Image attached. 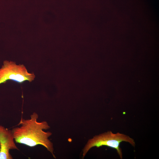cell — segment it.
I'll list each match as a JSON object with an SVG mask.
<instances>
[{
	"label": "cell",
	"instance_id": "obj_1",
	"mask_svg": "<svg viewBox=\"0 0 159 159\" xmlns=\"http://www.w3.org/2000/svg\"><path fill=\"white\" fill-rule=\"evenodd\" d=\"M38 117L37 113L34 112L30 115L29 119L21 118L18 126L11 130L14 140L16 143L30 147L42 145L56 158L53 144L49 138L52 133L44 131L49 129L50 127L46 121L38 122Z\"/></svg>",
	"mask_w": 159,
	"mask_h": 159
},
{
	"label": "cell",
	"instance_id": "obj_5",
	"mask_svg": "<svg viewBox=\"0 0 159 159\" xmlns=\"http://www.w3.org/2000/svg\"></svg>",
	"mask_w": 159,
	"mask_h": 159
},
{
	"label": "cell",
	"instance_id": "obj_3",
	"mask_svg": "<svg viewBox=\"0 0 159 159\" xmlns=\"http://www.w3.org/2000/svg\"><path fill=\"white\" fill-rule=\"evenodd\" d=\"M35 77L34 73H29L24 65H18L13 61H4L0 68V84L9 80L20 83L26 81L31 82Z\"/></svg>",
	"mask_w": 159,
	"mask_h": 159
},
{
	"label": "cell",
	"instance_id": "obj_4",
	"mask_svg": "<svg viewBox=\"0 0 159 159\" xmlns=\"http://www.w3.org/2000/svg\"><path fill=\"white\" fill-rule=\"evenodd\" d=\"M14 140L11 130L0 125V159H13L10 150H19Z\"/></svg>",
	"mask_w": 159,
	"mask_h": 159
},
{
	"label": "cell",
	"instance_id": "obj_2",
	"mask_svg": "<svg viewBox=\"0 0 159 159\" xmlns=\"http://www.w3.org/2000/svg\"><path fill=\"white\" fill-rule=\"evenodd\" d=\"M123 141L129 143L133 147L135 145V143L133 139L119 132L114 134L110 131L96 135L89 139L85 146L83 150L82 158L85 157L92 148L106 146L116 149L120 158L122 159V153L120 145L121 143Z\"/></svg>",
	"mask_w": 159,
	"mask_h": 159
}]
</instances>
